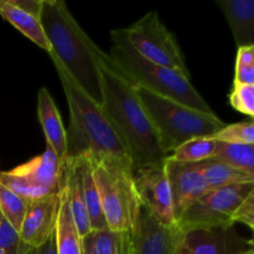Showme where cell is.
Segmentation results:
<instances>
[{
	"label": "cell",
	"instance_id": "obj_1",
	"mask_svg": "<svg viewBox=\"0 0 254 254\" xmlns=\"http://www.w3.org/2000/svg\"><path fill=\"white\" fill-rule=\"evenodd\" d=\"M102 83V109L126 146L133 171L145 166L164 168L168 154L144 109L135 86L122 74L107 54L97 55Z\"/></svg>",
	"mask_w": 254,
	"mask_h": 254
},
{
	"label": "cell",
	"instance_id": "obj_2",
	"mask_svg": "<svg viewBox=\"0 0 254 254\" xmlns=\"http://www.w3.org/2000/svg\"><path fill=\"white\" fill-rule=\"evenodd\" d=\"M40 21L51 46L49 55L54 57L72 81L98 106H102L99 47L79 26L66 2L62 0H42Z\"/></svg>",
	"mask_w": 254,
	"mask_h": 254
},
{
	"label": "cell",
	"instance_id": "obj_3",
	"mask_svg": "<svg viewBox=\"0 0 254 254\" xmlns=\"http://www.w3.org/2000/svg\"><path fill=\"white\" fill-rule=\"evenodd\" d=\"M51 60L61 79L69 107L64 163L81 158H89L93 161L118 159L131 163L126 146L102 107L78 88L54 57Z\"/></svg>",
	"mask_w": 254,
	"mask_h": 254
},
{
	"label": "cell",
	"instance_id": "obj_4",
	"mask_svg": "<svg viewBox=\"0 0 254 254\" xmlns=\"http://www.w3.org/2000/svg\"><path fill=\"white\" fill-rule=\"evenodd\" d=\"M111 37L109 59L134 86L143 87L196 111L213 113L207 102L192 86L190 77L141 57L128 42L124 29L113 30Z\"/></svg>",
	"mask_w": 254,
	"mask_h": 254
},
{
	"label": "cell",
	"instance_id": "obj_5",
	"mask_svg": "<svg viewBox=\"0 0 254 254\" xmlns=\"http://www.w3.org/2000/svg\"><path fill=\"white\" fill-rule=\"evenodd\" d=\"M135 91L168 155L185 141L212 136L226 126L215 113L196 111L143 87L135 86Z\"/></svg>",
	"mask_w": 254,
	"mask_h": 254
},
{
	"label": "cell",
	"instance_id": "obj_6",
	"mask_svg": "<svg viewBox=\"0 0 254 254\" xmlns=\"http://www.w3.org/2000/svg\"><path fill=\"white\" fill-rule=\"evenodd\" d=\"M92 161V175L98 190L107 227L131 232L141 203L133 181L130 161L102 159Z\"/></svg>",
	"mask_w": 254,
	"mask_h": 254
},
{
	"label": "cell",
	"instance_id": "obj_7",
	"mask_svg": "<svg viewBox=\"0 0 254 254\" xmlns=\"http://www.w3.org/2000/svg\"><path fill=\"white\" fill-rule=\"evenodd\" d=\"M124 34L130 46L141 57L190 77L185 57L176 37L161 22L155 10L149 11L138 21L124 29Z\"/></svg>",
	"mask_w": 254,
	"mask_h": 254
},
{
	"label": "cell",
	"instance_id": "obj_8",
	"mask_svg": "<svg viewBox=\"0 0 254 254\" xmlns=\"http://www.w3.org/2000/svg\"><path fill=\"white\" fill-rule=\"evenodd\" d=\"M254 190V183L208 190L185 211L176 226L183 233L193 230L235 226L232 216L240 203Z\"/></svg>",
	"mask_w": 254,
	"mask_h": 254
},
{
	"label": "cell",
	"instance_id": "obj_9",
	"mask_svg": "<svg viewBox=\"0 0 254 254\" xmlns=\"http://www.w3.org/2000/svg\"><path fill=\"white\" fill-rule=\"evenodd\" d=\"M183 240L178 226L163 225L141 206L131 231V254H180Z\"/></svg>",
	"mask_w": 254,
	"mask_h": 254
},
{
	"label": "cell",
	"instance_id": "obj_10",
	"mask_svg": "<svg viewBox=\"0 0 254 254\" xmlns=\"http://www.w3.org/2000/svg\"><path fill=\"white\" fill-rule=\"evenodd\" d=\"M133 181L143 207L165 226L176 225L165 169L145 166L133 171Z\"/></svg>",
	"mask_w": 254,
	"mask_h": 254
},
{
	"label": "cell",
	"instance_id": "obj_11",
	"mask_svg": "<svg viewBox=\"0 0 254 254\" xmlns=\"http://www.w3.org/2000/svg\"><path fill=\"white\" fill-rule=\"evenodd\" d=\"M164 169L170 186L174 220L178 223L185 211L207 192L208 188L197 163H181L168 156Z\"/></svg>",
	"mask_w": 254,
	"mask_h": 254
},
{
	"label": "cell",
	"instance_id": "obj_12",
	"mask_svg": "<svg viewBox=\"0 0 254 254\" xmlns=\"http://www.w3.org/2000/svg\"><path fill=\"white\" fill-rule=\"evenodd\" d=\"M253 250V241L246 240L235 226L193 230L184 233V254H241Z\"/></svg>",
	"mask_w": 254,
	"mask_h": 254
},
{
	"label": "cell",
	"instance_id": "obj_13",
	"mask_svg": "<svg viewBox=\"0 0 254 254\" xmlns=\"http://www.w3.org/2000/svg\"><path fill=\"white\" fill-rule=\"evenodd\" d=\"M61 189L30 202L19 232L25 245L31 248L40 247L54 235L59 221Z\"/></svg>",
	"mask_w": 254,
	"mask_h": 254
},
{
	"label": "cell",
	"instance_id": "obj_14",
	"mask_svg": "<svg viewBox=\"0 0 254 254\" xmlns=\"http://www.w3.org/2000/svg\"><path fill=\"white\" fill-rule=\"evenodd\" d=\"M9 174L29 180L30 183L46 188L51 191L61 189L64 163L50 148L27 163L11 169Z\"/></svg>",
	"mask_w": 254,
	"mask_h": 254
},
{
	"label": "cell",
	"instance_id": "obj_15",
	"mask_svg": "<svg viewBox=\"0 0 254 254\" xmlns=\"http://www.w3.org/2000/svg\"><path fill=\"white\" fill-rule=\"evenodd\" d=\"M37 113L44 130L47 148L64 164L66 159V129L54 98L46 88H41L37 94Z\"/></svg>",
	"mask_w": 254,
	"mask_h": 254
},
{
	"label": "cell",
	"instance_id": "obj_16",
	"mask_svg": "<svg viewBox=\"0 0 254 254\" xmlns=\"http://www.w3.org/2000/svg\"><path fill=\"white\" fill-rule=\"evenodd\" d=\"M238 47L254 46L253 0H217Z\"/></svg>",
	"mask_w": 254,
	"mask_h": 254
},
{
	"label": "cell",
	"instance_id": "obj_17",
	"mask_svg": "<svg viewBox=\"0 0 254 254\" xmlns=\"http://www.w3.org/2000/svg\"><path fill=\"white\" fill-rule=\"evenodd\" d=\"M0 15L27 39L45 50L47 54L51 51V46L42 29L40 16L19 9L12 5L10 0H0Z\"/></svg>",
	"mask_w": 254,
	"mask_h": 254
},
{
	"label": "cell",
	"instance_id": "obj_18",
	"mask_svg": "<svg viewBox=\"0 0 254 254\" xmlns=\"http://www.w3.org/2000/svg\"><path fill=\"white\" fill-rule=\"evenodd\" d=\"M57 254H82V238L73 222L69 208L68 193L64 181H61V205L56 226Z\"/></svg>",
	"mask_w": 254,
	"mask_h": 254
},
{
	"label": "cell",
	"instance_id": "obj_19",
	"mask_svg": "<svg viewBox=\"0 0 254 254\" xmlns=\"http://www.w3.org/2000/svg\"><path fill=\"white\" fill-rule=\"evenodd\" d=\"M203 175L208 190L227 188L238 184L254 183V174L247 173L242 169L235 168L215 159H207L197 163Z\"/></svg>",
	"mask_w": 254,
	"mask_h": 254
},
{
	"label": "cell",
	"instance_id": "obj_20",
	"mask_svg": "<svg viewBox=\"0 0 254 254\" xmlns=\"http://www.w3.org/2000/svg\"><path fill=\"white\" fill-rule=\"evenodd\" d=\"M82 240L93 254H131V232L104 228L91 231Z\"/></svg>",
	"mask_w": 254,
	"mask_h": 254
},
{
	"label": "cell",
	"instance_id": "obj_21",
	"mask_svg": "<svg viewBox=\"0 0 254 254\" xmlns=\"http://www.w3.org/2000/svg\"><path fill=\"white\" fill-rule=\"evenodd\" d=\"M82 188H83L84 205L88 213L91 230H104L107 227L104 220L103 211H102L101 200H99L98 190L94 184L92 175V161L89 158H83V175H82Z\"/></svg>",
	"mask_w": 254,
	"mask_h": 254
},
{
	"label": "cell",
	"instance_id": "obj_22",
	"mask_svg": "<svg viewBox=\"0 0 254 254\" xmlns=\"http://www.w3.org/2000/svg\"><path fill=\"white\" fill-rule=\"evenodd\" d=\"M212 159L254 174V145L217 141V149Z\"/></svg>",
	"mask_w": 254,
	"mask_h": 254
},
{
	"label": "cell",
	"instance_id": "obj_23",
	"mask_svg": "<svg viewBox=\"0 0 254 254\" xmlns=\"http://www.w3.org/2000/svg\"><path fill=\"white\" fill-rule=\"evenodd\" d=\"M217 149V140L211 136L193 138L181 144L169 155L173 160L181 163H201L207 159H212Z\"/></svg>",
	"mask_w": 254,
	"mask_h": 254
},
{
	"label": "cell",
	"instance_id": "obj_24",
	"mask_svg": "<svg viewBox=\"0 0 254 254\" xmlns=\"http://www.w3.org/2000/svg\"><path fill=\"white\" fill-rule=\"evenodd\" d=\"M30 202L31 201L15 195L12 191L0 184V213L17 232H20L22 220L26 215Z\"/></svg>",
	"mask_w": 254,
	"mask_h": 254
},
{
	"label": "cell",
	"instance_id": "obj_25",
	"mask_svg": "<svg viewBox=\"0 0 254 254\" xmlns=\"http://www.w3.org/2000/svg\"><path fill=\"white\" fill-rule=\"evenodd\" d=\"M0 184L12 191L15 195L27 201H35L52 192H56V191H51L46 188L36 185V184L30 183L29 180H25L19 176L11 175L9 174V171H0Z\"/></svg>",
	"mask_w": 254,
	"mask_h": 254
},
{
	"label": "cell",
	"instance_id": "obj_26",
	"mask_svg": "<svg viewBox=\"0 0 254 254\" xmlns=\"http://www.w3.org/2000/svg\"><path fill=\"white\" fill-rule=\"evenodd\" d=\"M212 139L222 143L233 144H254V123L253 121L240 122L235 124H226L221 130L211 136Z\"/></svg>",
	"mask_w": 254,
	"mask_h": 254
},
{
	"label": "cell",
	"instance_id": "obj_27",
	"mask_svg": "<svg viewBox=\"0 0 254 254\" xmlns=\"http://www.w3.org/2000/svg\"><path fill=\"white\" fill-rule=\"evenodd\" d=\"M233 84H254V46L238 47Z\"/></svg>",
	"mask_w": 254,
	"mask_h": 254
},
{
	"label": "cell",
	"instance_id": "obj_28",
	"mask_svg": "<svg viewBox=\"0 0 254 254\" xmlns=\"http://www.w3.org/2000/svg\"><path fill=\"white\" fill-rule=\"evenodd\" d=\"M31 247L25 245L20 233L0 216V250L4 254H25Z\"/></svg>",
	"mask_w": 254,
	"mask_h": 254
},
{
	"label": "cell",
	"instance_id": "obj_29",
	"mask_svg": "<svg viewBox=\"0 0 254 254\" xmlns=\"http://www.w3.org/2000/svg\"><path fill=\"white\" fill-rule=\"evenodd\" d=\"M230 104L233 109L253 119L254 84H233L230 93Z\"/></svg>",
	"mask_w": 254,
	"mask_h": 254
},
{
	"label": "cell",
	"instance_id": "obj_30",
	"mask_svg": "<svg viewBox=\"0 0 254 254\" xmlns=\"http://www.w3.org/2000/svg\"><path fill=\"white\" fill-rule=\"evenodd\" d=\"M232 222L242 223L251 230H254V190L240 203L232 216Z\"/></svg>",
	"mask_w": 254,
	"mask_h": 254
},
{
	"label": "cell",
	"instance_id": "obj_31",
	"mask_svg": "<svg viewBox=\"0 0 254 254\" xmlns=\"http://www.w3.org/2000/svg\"><path fill=\"white\" fill-rule=\"evenodd\" d=\"M10 2L16 7H19V9L31 12V14L36 15V16H40L42 0H10Z\"/></svg>",
	"mask_w": 254,
	"mask_h": 254
},
{
	"label": "cell",
	"instance_id": "obj_32",
	"mask_svg": "<svg viewBox=\"0 0 254 254\" xmlns=\"http://www.w3.org/2000/svg\"><path fill=\"white\" fill-rule=\"evenodd\" d=\"M56 232V231H55ZM25 254H57L56 246V233L51 236L44 245L36 248H30Z\"/></svg>",
	"mask_w": 254,
	"mask_h": 254
},
{
	"label": "cell",
	"instance_id": "obj_33",
	"mask_svg": "<svg viewBox=\"0 0 254 254\" xmlns=\"http://www.w3.org/2000/svg\"><path fill=\"white\" fill-rule=\"evenodd\" d=\"M82 254H93L92 250L89 248V246L83 240H82Z\"/></svg>",
	"mask_w": 254,
	"mask_h": 254
},
{
	"label": "cell",
	"instance_id": "obj_34",
	"mask_svg": "<svg viewBox=\"0 0 254 254\" xmlns=\"http://www.w3.org/2000/svg\"><path fill=\"white\" fill-rule=\"evenodd\" d=\"M241 254H254V250H250V251H247V252L241 253Z\"/></svg>",
	"mask_w": 254,
	"mask_h": 254
},
{
	"label": "cell",
	"instance_id": "obj_35",
	"mask_svg": "<svg viewBox=\"0 0 254 254\" xmlns=\"http://www.w3.org/2000/svg\"><path fill=\"white\" fill-rule=\"evenodd\" d=\"M0 254H4V252H2V251H1V250H0Z\"/></svg>",
	"mask_w": 254,
	"mask_h": 254
},
{
	"label": "cell",
	"instance_id": "obj_36",
	"mask_svg": "<svg viewBox=\"0 0 254 254\" xmlns=\"http://www.w3.org/2000/svg\"><path fill=\"white\" fill-rule=\"evenodd\" d=\"M180 254H184V253H183V252H181V251H180Z\"/></svg>",
	"mask_w": 254,
	"mask_h": 254
},
{
	"label": "cell",
	"instance_id": "obj_37",
	"mask_svg": "<svg viewBox=\"0 0 254 254\" xmlns=\"http://www.w3.org/2000/svg\"><path fill=\"white\" fill-rule=\"evenodd\" d=\"M0 216H1V213H0Z\"/></svg>",
	"mask_w": 254,
	"mask_h": 254
}]
</instances>
